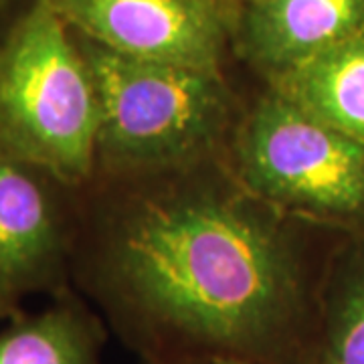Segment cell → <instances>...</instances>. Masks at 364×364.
I'll return each instance as SVG.
<instances>
[{
	"mask_svg": "<svg viewBox=\"0 0 364 364\" xmlns=\"http://www.w3.org/2000/svg\"><path fill=\"white\" fill-rule=\"evenodd\" d=\"M342 237L251 195L225 162L93 176L73 286L140 363L301 364Z\"/></svg>",
	"mask_w": 364,
	"mask_h": 364,
	"instance_id": "cell-1",
	"label": "cell"
},
{
	"mask_svg": "<svg viewBox=\"0 0 364 364\" xmlns=\"http://www.w3.org/2000/svg\"><path fill=\"white\" fill-rule=\"evenodd\" d=\"M75 39L100 109L93 176H140L225 160L247 102L227 71L142 61Z\"/></svg>",
	"mask_w": 364,
	"mask_h": 364,
	"instance_id": "cell-2",
	"label": "cell"
},
{
	"mask_svg": "<svg viewBox=\"0 0 364 364\" xmlns=\"http://www.w3.org/2000/svg\"><path fill=\"white\" fill-rule=\"evenodd\" d=\"M97 95L77 39L47 0L0 35V152L83 188L95 170Z\"/></svg>",
	"mask_w": 364,
	"mask_h": 364,
	"instance_id": "cell-3",
	"label": "cell"
},
{
	"mask_svg": "<svg viewBox=\"0 0 364 364\" xmlns=\"http://www.w3.org/2000/svg\"><path fill=\"white\" fill-rule=\"evenodd\" d=\"M223 162L277 210L344 237L364 235V144L269 85L247 97Z\"/></svg>",
	"mask_w": 364,
	"mask_h": 364,
	"instance_id": "cell-4",
	"label": "cell"
},
{
	"mask_svg": "<svg viewBox=\"0 0 364 364\" xmlns=\"http://www.w3.org/2000/svg\"><path fill=\"white\" fill-rule=\"evenodd\" d=\"M81 188L0 152V324L73 286Z\"/></svg>",
	"mask_w": 364,
	"mask_h": 364,
	"instance_id": "cell-5",
	"label": "cell"
},
{
	"mask_svg": "<svg viewBox=\"0 0 364 364\" xmlns=\"http://www.w3.org/2000/svg\"><path fill=\"white\" fill-rule=\"evenodd\" d=\"M75 35L142 61L225 71L235 6L223 0H47Z\"/></svg>",
	"mask_w": 364,
	"mask_h": 364,
	"instance_id": "cell-6",
	"label": "cell"
},
{
	"mask_svg": "<svg viewBox=\"0 0 364 364\" xmlns=\"http://www.w3.org/2000/svg\"><path fill=\"white\" fill-rule=\"evenodd\" d=\"M363 31L364 0H241L231 49L272 83Z\"/></svg>",
	"mask_w": 364,
	"mask_h": 364,
	"instance_id": "cell-7",
	"label": "cell"
},
{
	"mask_svg": "<svg viewBox=\"0 0 364 364\" xmlns=\"http://www.w3.org/2000/svg\"><path fill=\"white\" fill-rule=\"evenodd\" d=\"M109 328L75 287L0 330V364H104Z\"/></svg>",
	"mask_w": 364,
	"mask_h": 364,
	"instance_id": "cell-8",
	"label": "cell"
},
{
	"mask_svg": "<svg viewBox=\"0 0 364 364\" xmlns=\"http://www.w3.org/2000/svg\"><path fill=\"white\" fill-rule=\"evenodd\" d=\"M263 85L364 144V31Z\"/></svg>",
	"mask_w": 364,
	"mask_h": 364,
	"instance_id": "cell-9",
	"label": "cell"
},
{
	"mask_svg": "<svg viewBox=\"0 0 364 364\" xmlns=\"http://www.w3.org/2000/svg\"><path fill=\"white\" fill-rule=\"evenodd\" d=\"M301 364H364V235L342 237L330 253Z\"/></svg>",
	"mask_w": 364,
	"mask_h": 364,
	"instance_id": "cell-10",
	"label": "cell"
},
{
	"mask_svg": "<svg viewBox=\"0 0 364 364\" xmlns=\"http://www.w3.org/2000/svg\"><path fill=\"white\" fill-rule=\"evenodd\" d=\"M13 4L14 0H0V35L6 31V26L11 25L18 14L25 11V9L23 11H13Z\"/></svg>",
	"mask_w": 364,
	"mask_h": 364,
	"instance_id": "cell-11",
	"label": "cell"
},
{
	"mask_svg": "<svg viewBox=\"0 0 364 364\" xmlns=\"http://www.w3.org/2000/svg\"><path fill=\"white\" fill-rule=\"evenodd\" d=\"M140 364H235L225 360H188V363H140Z\"/></svg>",
	"mask_w": 364,
	"mask_h": 364,
	"instance_id": "cell-12",
	"label": "cell"
},
{
	"mask_svg": "<svg viewBox=\"0 0 364 364\" xmlns=\"http://www.w3.org/2000/svg\"><path fill=\"white\" fill-rule=\"evenodd\" d=\"M223 2H227V4H233V6H237V4H239L241 0H223Z\"/></svg>",
	"mask_w": 364,
	"mask_h": 364,
	"instance_id": "cell-13",
	"label": "cell"
}]
</instances>
